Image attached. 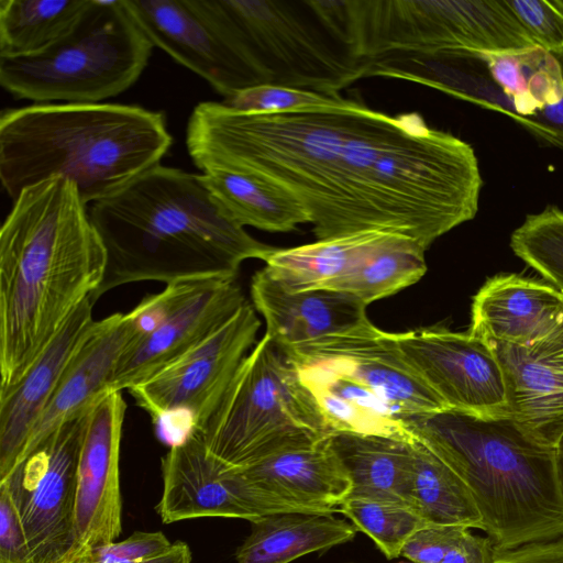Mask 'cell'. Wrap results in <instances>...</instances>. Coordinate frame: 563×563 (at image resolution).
<instances>
[{
  "label": "cell",
  "instance_id": "obj_1",
  "mask_svg": "<svg viewBox=\"0 0 563 563\" xmlns=\"http://www.w3.org/2000/svg\"><path fill=\"white\" fill-rule=\"evenodd\" d=\"M186 146L202 172L253 174L308 211L317 240L361 231L410 238L426 250L478 211L483 179L471 144L350 100L334 109L245 113L198 103Z\"/></svg>",
  "mask_w": 563,
  "mask_h": 563
},
{
  "label": "cell",
  "instance_id": "obj_2",
  "mask_svg": "<svg viewBox=\"0 0 563 563\" xmlns=\"http://www.w3.org/2000/svg\"><path fill=\"white\" fill-rule=\"evenodd\" d=\"M107 253L77 186L24 188L0 230V399L100 287Z\"/></svg>",
  "mask_w": 563,
  "mask_h": 563
},
{
  "label": "cell",
  "instance_id": "obj_3",
  "mask_svg": "<svg viewBox=\"0 0 563 563\" xmlns=\"http://www.w3.org/2000/svg\"><path fill=\"white\" fill-rule=\"evenodd\" d=\"M107 266L93 303L121 285L236 277L250 258L275 249L231 221L201 174L157 165L88 206Z\"/></svg>",
  "mask_w": 563,
  "mask_h": 563
},
{
  "label": "cell",
  "instance_id": "obj_4",
  "mask_svg": "<svg viewBox=\"0 0 563 563\" xmlns=\"http://www.w3.org/2000/svg\"><path fill=\"white\" fill-rule=\"evenodd\" d=\"M173 137L163 112L122 103H34L0 115V179L14 200L62 177L84 203L103 199L161 164Z\"/></svg>",
  "mask_w": 563,
  "mask_h": 563
},
{
  "label": "cell",
  "instance_id": "obj_5",
  "mask_svg": "<svg viewBox=\"0 0 563 563\" xmlns=\"http://www.w3.org/2000/svg\"><path fill=\"white\" fill-rule=\"evenodd\" d=\"M471 489L496 552L563 536L554 445L509 415H400Z\"/></svg>",
  "mask_w": 563,
  "mask_h": 563
},
{
  "label": "cell",
  "instance_id": "obj_6",
  "mask_svg": "<svg viewBox=\"0 0 563 563\" xmlns=\"http://www.w3.org/2000/svg\"><path fill=\"white\" fill-rule=\"evenodd\" d=\"M314 5L361 59L536 46L505 0H314Z\"/></svg>",
  "mask_w": 563,
  "mask_h": 563
},
{
  "label": "cell",
  "instance_id": "obj_7",
  "mask_svg": "<svg viewBox=\"0 0 563 563\" xmlns=\"http://www.w3.org/2000/svg\"><path fill=\"white\" fill-rule=\"evenodd\" d=\"M154 45L124 0H90L73 29L29 56L0 57V84L35 103H99L139 79Z\"/></svg>",
  "mask_w": 563,
  "mask_h": 563
},
{
  "label": "cell",
  "instance_id": "obj_8",
  "mask_svg": "<svg viewBox=\"0 0 563 563\" xmlns=\"http://www.w3.org/2000/svg\"><path fill=\"white\" fill-rule=\"evenodd\" d=\"M196 431L207 451L234 470L282 448L331 435L298 371L266 334Z\"/></svg>",
  "mask_w": 563,
  "mask_h": 563
},
{
  "label": "cell",
  "instance_id": "obj_9",
  "mask_svg": "<svg viewBox=\"0 0 563 563\" xmlns=\"http://www.w3.org/2000/svg\"><path fill=\"white\" fill-rule=\"evenodd\" d=\"M265 85L340 97L365 77L356 57L317 12L313 0H218Z\"/></svg>",
  "mask_w": 563,
  "mask_h": 563
},
{
  "label": "cell",
  "instance_id": "obj_10",
  "mask_svg": "<svg viewBox=\"0 0 563 563\" xmlns=\"http://www.w3.org/2000/svg\"><path fill=\"white\" fill-rule=\"evenodd\" d=\"M260 325L254 308L246 301L191 350L128 389L170 445L208 420L253 345Z\"/></svg>",
  "mask_w": 563,
  "mask_h": 563
},
{
  "label": "cell",
  "instance_id": "obj_11",
  "mask_svg": "<svg viewBox=\"0 0 563 563\" xmlns=\"http://www.w3.org/2000/svg\"><path fill=\"white\" fill-rule=\"evenodd\" d=\"M154 46L224 99L265 85L218 0H124Z\"/></svg>",
  "mask_w": 563,
  "mask_h": 563
},
{
  "label": "cell",
  "instance_id": "obj_12",
  "mask_svg": "<svg viewBox=\"0 0 563 563\" xmlns=\"http://www.w3.org/2000/svg\"><path fill=\"white\" fill-rule=\"evenodd\" d=\"M89 410L56 429L0 481L19 512L32 563H60L71 547Z\"/></svg>",
  "mask_w": 563,
  "mask_h": 563
},
{
  "label": "cell",
  "instance_id": "obj_13",
  "mask_svg": "<svg viewBox=\"0 0 563 563\" xmlns=\"http://www.w3.org/2000/svg\"><path fill=\"white\" fill-rule=\"evenodd\" d=\"M246 301L236 277L168 284L157 292V322L121 356L110 390H128L176 361Z\"/></svg>",
  "mask_w": 563,
  "mask_h": 563
},
{
  "label": "cell",
  "instance_id": "obj_14",
  "mask_svg": "<svg viewBox=\"0 0 563 563\" xmlns=\"http://www.w3.org/2000/svg\"><path fill=\"white\" fill-rule=\"evenodd\" d=\"M126 402L108 391L89 410L77 468L73 543L60 563H88L122 530L120 446Z\"/></svg>",
  "mask_w": 563,
  "mask_h": 563
},
{
  "label": "cell",
  "instance_id": "obj_15",
  "mask_svg": "<svg viewBox=\"0 0 563 563\" xmlns=\"http://www.w3.org/2000/svg\"><path fill=\"white\" fill-rule=\"evenodd\" d=\"M231 470L238 495L262 517L284 512L333 515L353 488L330 437L288 445Z\"/></svg>",
  "mask_w": 563,
  "mask_h": 563
},
{
  "label": "cell",
  "instance_id": "obj_16",
  "mask_svg": "<svg viewBox=\"0 0 563 563\" xmlns=\"http://www.w3.org/2000/svg\"><path fill=\"white\" fill-rule=\"evenodd\" d=\"M395 338L408 364L448 410L508 415L503 371L485 341L443 327L395 333Z\"/></svg>",
  "mask_w": 563,
  "mask_h": 563
},
{
  "label": "cell",
  "instance_id": "obj_17",
  "mask_svg": "<svg viewBox=\"0 0 563 563\" xmlns=\"http://www.w3.org/2000/svg\"><path fill=\"white\" fill-rule=\"evenodd\" d=\"M294 365L328 363L378 394L399 415L448 410L404 357L395 333L368 319L351 329L280 350Z\"/></svg>",
  "mask_w": 563,
  "mask_h": 563
},
{
  "label": "cell",
  "instance_id": "obj_18",
  "mask_svg": "<svg viewBox=\"0 0 563 563\" xmlns=\"http://www.w3.org/2000/svg\"><path fill=\"white\" fill-rule=\"evenodd\" d=\"M141 334L135 307L93 322L33 427L16 465L56 429L87 412L111 391L110 383L121 356Z\"/></svg>",
  "mask_w": 563,
  "mask_h": 563
},
{
  "label": "cell",
  "instance_id": "obj_19",
  "mask_svg": "<svg viewBox=\"0 0 563 563\" xmlns=\"http://www.w3.org/2000/svg\"><path fill=\"white\" fill-rule=\"evenodd\" d=\"M485 342L503 371L508 415L554 445L563 433V323L530 345Z\"/></svg>",
  "mask_w": 563,
  "mask_h": 563
},
{
  "label": "cell",
  "instance_id": "obj_20",
  "mask_svg": "<svg viewBox=\"0 0 563 563\" xmlns=\"http://www.w3.org/2000/svg\"><path fill=\"white\" fill-rule=\"evenodd\" d=\"M161 471L163 493L156 511L164 523L203 517L253 522L262 517L239 497L231 471L207 451L197 431L170 445Z\"/></svg>",
  "mask_w": 563,
  "mask_h": 563
},
{
  "label": "cell",
  "instance_id": "obj_21",
  "mask_svg": "<svg viewBox=\"0 0 563 563\" xmlns=\"http://www.w3.org/2000/svg\"><path fill=\"white\" fill-rule=\"evenodd\" d=\"M93 305L89 297L73 312L13 391L0 399V481L16 465L33 427L91 329Z\"/></svg>",
  "mask_w": 563,
  "mask_h": 563
},
{
  "label": "cell",
  "instance_id": "obj_22",
  "mask_svg": "<svg viewBox=\"0 0 563 563\" xmlns=\"http://www.w3.org/2000/svg\"><path fill=\"white\" fill-rule=\"evenodd\" d=\"M563 323V297L552 285L518 274L488 278L473 297L470 333L483 341L530 345Z\"/></svg>",
  "mask_w": 563,
  "mask_h": 563
},
{
  "label": "cell",
  "instance_id": "obj_23",
  "mask_svg": "<svg viewBox=\"0 0 563 563\" xmlns=\"http://www.w3.org/2000/svg\"><path fill=\"white\" fill-rule=\"evenodd\" d=\"M251 297L265 320V334L279 350L351 329L368 319L367 306L352 295L330 289L291 292L264 269L252 277Z\"/></svg>",
  "mask_w": 563,
  "mask_h": 563
},
{
  "label": "cell",
  "instance_id": "obj_24",
  "mask_svg": "<svg viewBox=\"0 0 563 563\" xmlns=\"http://www.w3.org/2000/svg\"><path fill=\"white\" fill-rule=\"evenodd\" d=\"M294 366L312 395L331 435L354 433L413 441L415 435L400 415L346 372L328 363Z\"/></svg>",
  "mask_w": 563,
  "mask_h": 563
},
{
  "label": "cell",
  "instance_id": "obj_25",
  "mask_svg": "<svg viewBox=\"0 0 563 563\" xmlns=\"http://www.w3.org/2000/svg\"><path fill=\"white\" fill-rule=\"evenodd\" d=\"M356 528L333 515L284 512L251 522V532L236 549L235 563H290L352 541Z\"/></svg>",
  "mask_w": 563,
  "mask_h": 563
},
{
  "label": "cell",
  "instance_id": "obj_26",
  "mask_svg": "<svg viewBox=\"0 0 563 563\" xmlns=\"http://www.w3.org/2000/svg\"><path fill=\"white\" fill-rule=\"evenodd\" d=\"M390 232L361 231L290 249H274L264 271L291 292L325 289L352 271Z\"/></svg>",
  "mask_w": 563,
  "mask_h": 563
},
{
  "label": "cell",
  "instance_id": "obj_27",
  "mask_svg": "<svg viewBox=\"0 0 563 563\" xmlns=\"http://www.w3.org/2000/svg\"><path fill=\"white\" fill-rule=\"evenodd\" d=\"M330 439L351 476L350 495L397 500L413 507L411 442L354 433H334Z\"/></svg>",
  "mask_w": 563,
  "mask_h": 563
},
{
  "label": "cell",
  "instance_id": "obj_28",
  "mask_svg": "<svg viewBox=\"0 0 563 563\" xmlns=\"http://www.w3.org/2000/svg\"><path fill=\"white\" fill-rule=\"evenodd\" d=\"M201 176L222 212L242 228L288 232L310 223L306 208L269 180L228 169H209Z\"/></svg>",
  "mask_w": 563,
  "mask_h": 563
},
{
  "label": "cell",
  "instance_id": "obj_29",
  "mask_svg": "<svg viewBox=\"0 0 563 563\" xmlns=\"http://www.w3.org/2000/svg\"><path fill=\"white\" fill-rule=\"evenodd\" d=\"M479 55L494 82L510 100L511 119L520 126L529 117L563 99L562 60L545 49L537 46Z\"/></svg>",
  "mask_w": 563,
  "mask_h": 563
},
{
  "label": "cell",
  "instance_id": "obj_30",
  "mask_svg": "<svg viewBox=\"0 0 563 563\" xmlns=\"http://www.w3.org/2000/svg\"><path fill=\"white\" fill-rule=\"evenodd\" d=\"M412 505L430 526L483 530L474 496L463 478L433 450L415 437Z\"/></svg>",
  "mask_w": 563,
  "mask_h": 563
},
{
  "label": "cell",
  "instance_id": "obj_31",
  "mask_svg": "<svg viewBox=\"0 0 563 563\" xmlns=\"http://www.w3.org/2000/svg\"><path fill=\"white\" fill-rule=\"evenodd\" d=\"M426 251L410 238L389 233L362 263L325 289L352 295L368 306L417 283L427 272Z\"/></svg>",
  "mask_w": 563,
  "mask_h": 563
},
{
  "label": "cell",
  "instance_id": "obj_32",
  "mask_svg": "<svg viewBox=\"0 0 563 563\" xmlns=\"http://www.w3.org/2000/svg\"><path fill=\"white\" fill-rule=\"evenodd\" d=\"M90 0H0V57L33 55L68 33Z\"/></svg>",
  "mask_w": 563,
  "mask_h": 563
},
{
  "label": "cell",
  "instance_id": "obj_33",
  "mask_svg": "<svg viewBox=\"0 0 563 563\" xmlns=\"http://www.w3.org/2000/svg\"><path fill=\"white\" fill-rule=\"evenodd\" d=\"M357 531L365 533L388 560L401 555L407 541L430 526L411 505L362 495H350L339 507Z\"/></svg>",
  "mask_w": 563,
  "mask_h": 563
},
{
  "label": "cell",
  "instance_id": "obj_34",
  "mask_svg": "<svg viewBox=\"0 0 563 563\" xmlns=\"http://www.w3.org/2000/svg\"><path fill=\"white\" fill-rule=\"evenodd\" d=\"M510 247L563 295V210L549 206L528 214L512 232Z\"/></svg>",
  "mask_w": 563,
  "mask_h": 563
},
{
  "label": "cell",
  "instance_id": "obj_35",
  "mask_svg": "<svg viewBox=\"0 0 563 563\" xmlns=\"http://www.w3.org/2000/svg\"><path fill=\"white\" fill-rule=\"evenodd\" d=\"M350 99L314 91L263 85L244 89L224 99L223 103L245 113L311 112L345 106Z\"/></svg>",
  "mask_w": 563,
  "mask_h": 563
},
{
  "label": "cell",
  "instance_id": "obj_36",
  "mask_svg": "<svg viewBox=\"0 0 563 563\" xmlns=\"http://www.w3.org/2000/svg\"><path fill=\"white\" fill-rule=\"evenodd\" d=\"M533 42L563 56V0H505Z\"/></svg>",
  "mask_w": 563,
  "mask_h": 563
},
{
  "label": "cell",
  "instance_id": "obj_37",
  "mask_svg": "<svg viewBox=\"0 0 563 563\" xmlns=\"http://www.w3.org/2000/svg\"><path fill=\"white\" fill-rule=\"evenodd\" d=\"M466 530L460 526H427L407 541L401 556L412 563H441Z\"/></svg>",
  "mask_w": 563,
  "mask_h": 563
},
{
  "label": "cell",
  "instance_id": "obj_38",
  "mask_svg": "<svg viewBox=\"0 0 563 563\" xmlns=\"http://www.w3.org/2000/svg\"><path fill=\"white\" fill-rule=\"evenodd\" d=\"M172 544L173 542L161 531H135L126 539L96 551L88 563L146 560L165 553Z\"/></svg>",
  "mask_w": 563,
  "mask_h": 563
},
{
  "label": "cell",
  "instance_id": "obj_39",
  "mask_svg": "<svg viewBox=\"0 0 563 563\" xmlns=\"http://www.w3.org/2000/svg\"><path fill=\"white\" fill-rule=\"evenodd\" d=\"M0 563H32L19 512L8 493L0 486Z\"/></svg>",
  "mask_w": 563,
  "mask_h": 563
},
{
  "label": "cell",
  "instance_id": "obj_40",
  "mask_svg": "<svg viewBox=\"0 0 563 563\" xmlns=\"http://www.w3.org/2000/svg\"><path fill=\"white\" fill-rule=\"evenodd\" d=\"M494 563H563V536L496 552Z\"/></svg>",
  "mask_w": 563,
  "mask_h": 563
},
{
  "label": "cell",
  "instance_id": "obj_41",
  "mask_svg": "<svg viewBox=\"0 0 563 563\" xmlns=\"http://www.w3.org/2000/svg\"><path fill=\"white\" fill-rule=\"evenodd\" d=\"M495 556L496 550L489 538L475 536L468 529L441 563H494Z\"/></svg>",
  "mask_w": 563,
  "mask_h": 563
},
{
  "label": "cell",
  "instance_id": "obj_42",
  "mask_svg": "<svg viewBox=\"0 0 563 563\" xmlns=\"http://www.w3.org/2000/svg\"><path fill=\"white\" fill-rule=\"evenodd\" d=\"M103 563H194V560L189 545L178 540L173 542L168 551L154 558L133 562L113 561Z\"/></svg>",
  "mask_w": 563,
  "mask_h": 563
},
{
  "label": "cell",
  "instance_id": "obj_43",
  "mask_svg": "<svg viewBox=\"0 0 563 563\" xmlns=\"http://www.w3.org/2000/svg\"><path fill=\"white\" fill-rule=\"evenodd\" d=\"M554 453H555V468L556 476L559 481V486L563 497V433L554 444Z\"/></svg>",
  "mask_w": 563,
  "mask_h": 563
},
{
  "label": "cell",
  "instance_id": "obj_44",
  "mask_svg": "<svg viewBox=\"0 0 563 563\" xmlns=\"http://www.w3.org/2000/svg\"><path fill=\"white\" fill-rule=\"evenodd\" d=\"M562 64H563V56L561 57Z\"/></svg>",
  "mask_w": 563,
  "mask_h": 563
},
{
  "label": "cell",
  "instance_id": "obj_45",
  "mask_svg": "<svg viewBox=\"0 0 563 563\" xmlns=\"http://www.w3.org/2000/svg\"><path fill=\"white\" fill-rule=\"evenodd\" d=\"M562 297H563V295H562Z\"/></svg>",
  "mask_w": 563,
  "mask_h": 563
}]
</instances>
